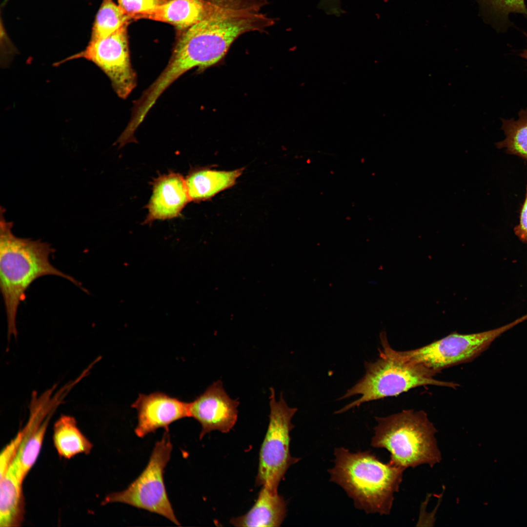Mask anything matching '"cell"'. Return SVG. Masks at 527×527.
Here are the masks:
<instances>
[{
	"label": "cell",
	"instance_id": "8fae6325",
	"mask_svg": "<svg viewBox=\"0 0 527 527\" xmlns=\"http://www.w3.org/2000/svg\"><path fill=\"white\" fill-rule=\"evenodd\" d=\"M189 202L185 179L182 175L173 172L160 175L152 183V194L146 207L148 214L144 223L179 217Z\"/></svg>",
	"mask_w": 527,
	"mask_h": 527
},
{
	"label": "cell",
	"instance_id": "7c38bea8",
	"mask_svg": "<svg viewBox=\"0 0 527 527\" xmlns=\"http://www.w3.org/2000/svg\"><path fill=\"white\" fill-rule=\"evenodd\" d=\"M286 505L278 492L262 486L251 508L244 515L232 518L230 523L235 527H280L285 517Z\"/></svg>",
	"mask_w": 527,
	"mask_h": 527
},
{
	"label": "cell",
	"instance_id": "e0dca14e",
	"mask_svg": "<svg viewBox=\"0 0 527 527\" xmlns=\"http://www.w3.org/2000/svg\"><path fill=\"white\" fill-rule=\"evenodd\" d=\"M53 440L59 455L70 459L80 454H89L93 445L77 426L75 419L61 415L55 423Z\"/></svg>",
	"mask_w": 527,
	"mask_h": 527
},
{
	"label": "cell",
	"instance_id": "d6986e66",
	"mask_svg": "<svg viewBox=\"0 0 527 527\" xmlns=\"http://www.w3.org/2000/svg\"><path fill=\"white\" fill-rule=\"evenodd\" d=\"M519 118L506 120L501 119V129L506 138L496 143L499 149L505 148L509 154L518 156L527 162V108L521 109Z\"/></svg>",
	"mask_w": 527,
	"mask_h": 527
},
{
	"label": "cell",
	"instance_id": "30bf717a",
	"mask_svg": "<svg viewBox=\"0 0 527 527\" xmlns=\"http://www.w3.org/2000/svg\"><path fill=\"white\" fill-rule=\"evenodd\" d=\"M189 405V403L162 392L140 394L131 405L137 411L136 434L142 438L160 428L169 431L173 422L190 417Z\"/></svg>",
	"mask_w": 527,
	"mask_h": 527
},
{
	"label": "cell",
	"instance_id": "d4e9b609",
	"mask_svg": "<svg viewBox=\"0 0 527 527\" xmlns=\"http://www.w3.org/2000/svg\"><path fill=\"white\" fill-rule=\"evenodd\" d=\"M525 35H526V37H527V33H525ZM520 56H521V57L522 58H524V59H526V60H527V49H525V50H523V51L522 52V53H521V54H520Z\"/></svg>",
	"mask_w": 527,
	"mask_h": 527
},
{
	"label": "cell",
	"instance_id": "44dd1931",
	"mask_svg": "<svg viewBox=\"0 0 527 527\" xmlns=\"http://www.w3.org/2000/svg\"><path fill=\"white\" fill-rule=\"evenodd\" d=\"M167 0H118V5L132 20L146 19Z\"/></svg>",
	"mask_w": 527,
	"mask_h": 527
},
{
	"label": "cell",
	"instance_id": "8992f818",
	"mask_svg": "<svg viewBox=\"0 0 527 527\" xmlns=\"http://www.w3.org/2000/svg\"><path fill=\"white\" fill-rule=\"evenodd\" d=\"M270 389L269 424L260 450L256 484L278 492L288 468L300 460L291 455L289 448L290 432L294 427L291 421L297 408L289 407L282 394L277 401L274 389Z\"/></svg>",
	"mask_w": 527,
	"mask_h": 527
},
{
	"label": "cell",
	"instance_id": "7402d4cb",
	"mask_svg": "<svg viewBox=\"0 0 527 527\" xmlns=\"http://www.w3.org/2000/svg\"><path fill=\"white\" fill-rule=\"evenodd\" d=\"M22 438L23 432L21 430L1 450L0 455V478L4 475L14 460Z\"/></svg>",
	"mask_w": 527,
	"mask_h": 527
},
{
	"label": "cell",
	"instance_id": "4fadbf2b",
	"mask_svg": "<svg viewBox=\"0 0 527 527\" xmlns=\"http://www.w3.org/2000/svg\"><path fill=\"white\" fill-rule=\"evenodd\" d=\"M243 168L220 171L207 168L192 170L185 179L190 201L199 202L212 198L232 187L242 175Z\"/></svg>",
	"mask_w": 527,
	"mask_h": 527
},
{
	"label": "cell",
	"instance_id": "2e32d148",
	"mask_svg": "<svg viewBox=\"0 0 527 527\" xmlns=\"http://www.w3.org/2000/svg\"><path fill=\"white\" fill-rule=\"evenodd\" d=\"M0 481V527H19L24 514L23 482L11 466Z\"/></svg>",
	"mask_w": 527,
	"mask_h": 527
},
{
	"label": "cell",
	"instance_id": "ffe728a7",
	"mask_svg": "<svg viewBox=\"0 0 527 527\" xmlns=\"http://www.w3.org/2000/svg\"><path fill=\"white\" fill-rule=\"evenodd\" d=\"M485 17L499 31H505L511 26L509 16L518 13L527 17L525 0H478Z\"/></svg>",
	"mask_w": 527,
	"mask_h": 527
},
{
	"label": "cell",
	"instance_id": "6da1fadb",
	"mask_svg": "<svg viewBox=\"0 0 527 527\" xmlns=\"http://www.w3.org/2000/svg\"><path fill=\"white\" fill-rule=\"evenodd\" d=\"M0 207V287L4 303L8 325V337H16L17 311L26 298V291L37 279L55 275L67 279L82 288L80 282L54 266L49 257L55 251L51 245L41 240H33L15 236L13 223L4 217Z\"/></svg>",
	"mask_w": 527,
	"mask_h": 527
},
{
	"label": "cell",
	"instance_id": "9a60e30c",
	"mask_svg": "<svg viewBox=\"0 0 527 527\" xmlns=\"http://www.w3.org/2000/svg\"><path fill=\"white\" fill-rule=\"evenodd\" d=\"M51 417L43 422L28 419L21 430L23 438L10 466L22 482L39 455Z\"/></svg>",
	"mask_w": 527,
	"mask_h": 527
},
{
	"label": "cell",
	"instance_id": "9c48e42d",
	"mask_svg": "<svg viewBox=\"0 0 527 527\" xmlns=\"http://www.w3.org/2000/svg\"><path fill=\"white\" fill-rule=\"evenodd\" d=\"M189 403L190 417L196 420L202 426L200 439L213 430L227 433L237 422L239 402L229 396L220 380Z\"/></svg>",
	"mask_w": 527,
	"mask_h": 527
},
{
	"label": "cell",
	"instance_id": "52a82bcc",
	"mask_svg": "<svg viewBox=\"0 0 527 527\" xmlns=\"http://www.w3.org/2000/svg\"><path fill=\"white\" fill-rule=\"evenodd\" d=\"M527 320V313L500 327L472 334L451 333L418 348L398 351L404 359L438 374L442 370L472 361L501 334Z\"/></svg>",
	"mask_w": 527,
	"mask_h": 527
},
{
	"label": "cell",
	"instance_id": "cb8c5ba5",
	"mask_svg": "<svg viewBox=\"0 0 527 527\" xmlns=\"http://www.w3.org/2000/svg\"><path fill=\"white\" fill-rule=\"evenodd\" d=\"M321 5L328 13L337 14L341 12L340 0H322Z\"/></svg>",
	"mask_w": 527,
	"mask_h": 527
},
{
	"label": "cell",
	"instance_id": "277c9868",
	"mask_svg": "<svg viewBox=\"0 0 527 527\" xmlns=\"http://www.w3.org/2000/svg\"><path fill=\"white\" fill-rule=\"evenodd\" d=\"M371 445L387 450L389 463L404 469L441 461L435 437L437 430L423 410L405 409L386 417H376Z\"/></svg>",
	"mask_w": 527,
	"mask_h": 527
},
{
	"label": "cell",
	"instance_id": "3957f363",
	"mask_svg": "<svg viewBox=\"0 0 527 527\" xmlns=\"http://www.w3.org/2000/svg\"><path fill=\"white\" fill-rule=\"evenodd\" d=\"M380 338L382 348H379L378 359L365 362L364 376L340 399L357 395L360 397L336 413L345 412L366 402L396 396L419 386L432 385L455 389L459 386L454 382L437 380L436 373L403 358L391 347L385 332L380 333Z\"/></svg>",
	"mask_w": 527,
	"mask_h": 527
},
{
	"label": "cell",
	"instance_id": "484cf974",
	"mask_svg": "<svg viewBox=\"0 0 527 527\" xmlns=\"http://www.w3.org/2000/svg\"><path fill=\"white\" fill-rule=\"evenodd\" d=\"M8 0H4V4H5V3H6V2H7V1H8Z\"/></svg>",
	"mask_w": 527,
	"mask_h": 527
},
{
	"label": "cell",
	"instance_id": "7a4b0ae2",
	"mask_svg": "<svg viewBox=\"0 0 527 527\" xmlns=\"http://www.w3.org/2000/svg\"><path fill=\"white\" fill-rule=\"evenodd\" d=\"M334 455V466L328 470L330 480L344 489L356 508L389 514L405 469L382 462L368 451L353 453L338 447Z\"/></svg>",
	"mask_w": 527,
	"mask_h": 527
},
{
	"label": "cell",
	"instance_id": "ac0fdd59",
	"mask_svg": "<svg viewBox=\"0 0 527 527\" xmlns=\"http://www.w3.org/2000/svg\"><path fill=\"white\" fill-rule=\"evenodd\" d=\"M131 20L113 0H102L95 17L90 40L106 38Z\"/></svg>",
	"mask_w": 527,
	"mask_h": 527
},
{
	"label": "cell",
	"instance_id": "ba28073f",
	"mask_svg": "<svg viewBox=\"0 0 527 527\" xmlns=\"http://www.w3.org/2000/svg\"><path fill=\"white\" fill-rule=\"evenodd\" d=\"M127 23L111 35L90 40L85 49L69 59L84 58L93 61L110 79L118 96L128 97L137 84L136 74L131 65Z\"/></svg>",
	"mask_w": 527,
	"mask_h": 527
},
{
	"label": "cell",
	"instance_id": "5bb4252c",
	"mask_svg": "<svg viewBox=\"0 0 527 527\" xmlns=\"http://www.w3.org/2000/svg\"><path fill=\"white\" fill-rule=\"evenodd\" d=\"M208 10L207 0H167L146 19L171 24L182 31L201 20Z\"/></svg>",
	"mask_w": 527,
	"mask_h": 527
},
{
	"label": "cell",
	"instance_id": "5b68a950",
	"mask_svg": "<svg viewBox=\"0 0 527 527\" xmlns=\"http://www.w3.org/2000/svg\"><path fill=\"white\" fill-rule=\"evenodd\" d=\"M172 445L169 431L157 442L148 463L139 477L124 490L107 495L102 504H125L162 515L177 526L176 517L168 499L163 480L164 468L169 462Z\"/></svg>",
	"mask_w": 527,
	"mask_h": 527
},
{
	"label": "cell",
	"instance_id": "603a6c76",
	"mask_svg": "<svg viewBox=\"0 0 527 527\" xmlns=\"http://www.w3.org/2000/svg\"><path fill=\"white\" fill-rule=\"evenodd\" d=\"M513 230L522 243H527V186L525 200L520 211L519 223L514 227Z\"/></svg>",
	"mask_w": 527,
	"mask_h": 527
}]
</instances>
